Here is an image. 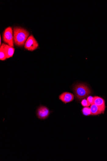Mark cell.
I'll return each instance as SVG.
<instances>
[{"label":"cell","instance_id":"6da1fadb","mask_svg":"<svg viewBox=\"0 0 107 161\" xmlns=\"http://www.w3.org/2000/svg\"><path fill=\"white\" fill-rule=\"evenodd\" d=\"M14 41L18 46H23L25 44L29 35V33L26 29L21 27H14Z\"/></svg>","mask_w":107,"mask_h":161},{"label":"cell","instance_id":"7a4b0ae2","mask_svg":"<svg viewBox=\"0 0 107 161\" xmlns=\"http://www.w3.org/2000/svg\"><path fill=\"white\" fill-rule=\"evenodd\" d=\"M75 97L79 100L85 98L91 93L90 89L84 84H78L75 85L73 89Z\"/></svg>","mask_w":107,"mask_h":161},{"label":"cell","instance_id":"3957f363","mask_svg":"<svg viewBox=\"0 0 107 161\" xmlns=\"http://www.w3.org/2000/svg\"><path fill=\"white\" fill-rule=\"evenodd\" d=\"M3 39L4 42L10 46L14 47V36L12 28L9 27L6 28L3 33Z\"/></svg>","mask_w":107,"mask_h":161},{"label":"cell","instance_id":"277c9868","mask_svg":"<svg viewBox=\"0 0 107 161\" xmlns=\"http://www.w3.org/2000/svg\"><path fill=\"white\" fill-rule=\"evenodd\" d=\"M38 46V43L32 35L29 37L24 45L25 48L30 51L35 50Z\"/></svg>","mask_w":107,"mask_h":161},{"label":"cell","instance_id":"5b68a950","mask_svg":"<svg viewBox=\"0 0 107 161\" xmlns=\"http://www.w3.org/2000/svg\"><path fill=\"white\" fill-rule=\"evenodd\" d=\"M49 114V109L45 106H41L37 108L36 111L37 116L41 120H44L47 119Z\"/></svg>","mask_w":107,"mask_h":161},{"label":"cell","instance_id":"8992f818","mask_svg":"<svg viewBox=\"0 0 107 161\" xmlns=\"http://www.w3.org/2000/svg\"><path fill=\"white\" fill-rule=\"evenodd\" d=\"M95 104L98 107L100 111L104 113L105 110V102L104 99L98 96L93 97V104Z\"/></svg>","mask_w":107,"mask_h":161},{"label":"cell","instance_id":"52a82bcc","mask_svg":"<svg viewBox=\"0 0 107 161\" xmlns=\"http://www.w3.org/2000/svg\"><path fill=\"white\" fill-rule=\"evenodd\" d=\"M59 98L62 102L66 104L72 102L73 100L74 96L72 93L64 92L59 95Z\"/></svg>","mask_w":107,"mask_h":161},{"label":"cell","instance_id":"ba28073f","mask_svg":"<svg viewBox=\"0 0 107 161\" xmlns=\"http://www.w3.org/2000/svg\"><path fill=\"white\" fill-rule=\"evenodd\" d=\"M4 49L7 58L12 57L15 51V49L8 45L4 44Z\"/></svg>","mask_w":107,"mask_h":161},{"label":"cell","instance_id":"9c48e42d","mask_svg":"<svg viewBox=\"0 0 107 161\" xmlns=\"http://www.w3.org/2000/svg\"><path fill=\"white\" fill-rule=\"evenodd\" d=\"M90 108L91 115H97L102 113L101 111H100L97 105L95 104H91Z\"/></svg>","mask_w":107,"mask_h":161},{"label":"cell","instance_id":"30bf717a","mask_svg":"<svg viewBox=\"0 0 107 161\" xmlns=\"http://www.w3.org/2000/svg\"><path fill=\"white\" fill-rule=\"evenodd\" d=\"M4 44L2 45L0 48V60H4L7 58L4 49Z\"/></svg>","mask_w":107,"mask_h":161},{"label":"cell","instance_id":"8fae6325","mask_svg":"<svg viewBox=\"0 0 107 161\" xmlns=\"http://www.w3.org/2000/svg\"><path fill=\"white\" fill-rule=\"evenodd\" d=\"M83 113L84 115L86 116H89L91 115V110L90 108L88 107H84L82 110Z\"/></svg>","mask_w":107,"mask_h":161},{"label":"cell","instance_id":"7c38bea8","mask_svg":"<svg viewBox=\"0 0 107 161\" xmlns=\"http://www.w3.org/2000/svg\"><path fill=\"white\" fill-rule=\"evenodd\" d=\"M81 105H82V106L84 107H89L91 105V104H89L87 102L86 99H84V100L81 101Z\"/></svg>","mask_w":107,"mask_h":161},{"label":"cell","instance_id":"4fadbf2b","mask_svg":"<svg viewBox=\"0 0 107 161\" xmlns=\"http://www.w3.org/2000/svg\"><path fill=\"white\" fill-rule=\"evenodd\" d=\"M87 101L88 103L92 104H93V97L91 96H89L87 97Z\"/></svg>","mask_w":107,"mask_h":161},{"label":"cell","instance_id":"5bb4252c","mask_svg":"<svg viewBox=\"0 0 107 161\" xmlns=\"http://www.w3.org/2000/svg\"><path fill=\"white\" fill-rule=\"evenodd\" d=\"M1 36H0V42H1V44H0V45H1V46H2V42H1Z\"/></svg>","mask_w":107,"mask_h":161}]
</instances>
